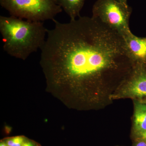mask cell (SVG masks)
<instances>
[{
    "instance_id": "4fadbf2b",
    "label": "cell",
    "mask_w": 146,
    "mask_h": 146,
    "mask_svg": "<svg viewBox=\"0 0 146 146\" xmlns=\"http://www.w3.org/2000/svg\"><path fill=\"white\" fill-rule=\"evenodd\" d=\"M118 1L126 5H128L127 4V0H118Z\"/></svg>"
},
{
    "instance_id": "ba28073f",
    "label": "cell",
    "mask_w": 146,
    "mask_h": 146,
    "mask_svg": "<svg viewBox=\"0 0 146 146\" xmlns=\"http://www.w3.org/2000/svg\"><path fill=\"white\" fill-rule=\"evenodd\" d=\"M134 108V129L138 135L146 131V104L137 103Z\"/></svg>"
},
{
    "instance_id": "30bf717a",
    "label": "cell",
    "mask_w": 146,
    "mask_h": 146,
    "mask_svg": "<svg viewBox=\"0 0 146 146\" xmlns=\"http://www.w3.org/2000/svg\"><path fill=\"white\" fill-rule=\"evenodd\" d=\"M134 146H146V141L140 139L135 143Z\"/></svg>"
},
{
    "instance_id": "6da1fadb",
    "label": "cell",
    "mask_w": 146,
    "mask_h": 146,
    "mask_svg": "<svg viewBox=\"0 0 146 146\" xmlns=\"http://www.w3.org/2000/svg\"><path fill=\"white\" fill-rule=\"evenodd\" d=\"M41 50V62L56 79L104 87L120 85L134 63L124 40L91 17L53 21Z\"/></svg>"
},
{
    "instance_id": "5bb4252c",
    "label": "cell",
    "mask_w": 146,
    "mask_h": 146,
    "mask_svg": "<svg viewBox=\"0 0 146 146\" xmlns=\"http://www.w3.org/2000/svg\"><path fill=\"white\" fill-rule=\"evenodd\" d=\"M0 146H8L7 145V144H6L5 142H2L1 143V144H0Z\"/></svg>"
},
{
    "instance_id": "8992f818",
    "label": "cell",
    "mask_w": 146,
    "mask_h": 146,
    "mask_svg": "<svg viewBox=\"0 0 146 146\" xmlns=\"http://www.w3.org/2000/svg\"><path fill=\"white\" fill-rule=\"evenodd\" d=\"M122 37L129 57L134 64H146V37H138L131 31Z\"/></svg>"
},
{
    "instance_id": "9c48e42d",
    "label": "cell",
    "mask_w": 146,
    "mask_h": 146,
    "mask_svg": "<svg viewBox=\"0 0 146 146\" xmlns=\"http://www.w3.org/2000/svg\"><path fill=\"white\" fill-rule=\"evenodd\" d=\"M25 141L23 136H18L8 138L5 142L8 146H22Z\"/></svg>"
},
{
    "instance_id": "277c9868",
    "label": "cell",
    "mask_w": 146,
    "mask_h": 146,
    "mask_svg": "<svg viewBox=\"0 0 146 146\" xmlns=\"http://www.w3.org/2000/svg\"><path fill=\"white\" fill-rule=\"evenodd\" d=\"M132 9L118 0H97L92 8V18L122 36L130 32Z\"/></svg>"
},
{
    "instance_id": "7c38bea8",
    "label": "cell",
    "mask_w": 146,
    "mask_h": 146,
    "mask_svg": "<svg viewBox=\"0 0 146 146\" xmlns=\"http://www.w3.org/2000/svg\"><path fill=\"white\" fill-rule=\"evenodd\" d=\"M22 146H35L34 143L30 141H25Z\"/></svg>"
},
{
    "instance_id": "52a82bcc",
    "label": "cell",
    "mask_w": 146,
    "mask_h": 146,
    "mask_svg": "<svg viewBox=\"0 0 146 146\" xmlns=\"http://www.w3.org/2000/svg\"><path fill=\"white\" fill-rule=\"evenodd\" d=\"M65 13L70 20H74L80 17V11L85 0H54Z\"/></svg>"
},
{
    "instance_id": "3957f363",
    "label": "cell",
    "mask_w": 146,
    "mask_h": 146,
    "mask_svg": "<svg viewBox=\"0 0 146 146\" xmlns=\"http://www.w3.org/2000/svg\"><path fill=\"white\" fill-rule=\"evenodd\" d=\"M11 16L33 21L54 20L62 11L54 0H0Z\"/></svg>"
},
{
    "instance_id": "5b68a950",
    "label": "cell",
    "mask_w": 146,
    "mask_h": 146,
    "mask_svg": "<svg viewBox=\"0 0 146 146\" xmlns=\"http://www.w3.org/2000/svg\"><path fill=\"white\" fill-rule=\"evenodd\" d=\"M145 63H136L127 77L120 85L122 97H146V69Z\"/></svg>"
},
{
    "instance_id": "7a4b0ae2",
    "label": "cell",
    "mask_w": 146,
    "mask_h": 146,
    "mask_svg": "<svg viewBox=\"0 0 146 146\" xmlns=\"http://www.w3.org/2000/svg\"><path fill=\"white\" fill-rule=\"evenodd\" d=\"M48 29L42 22L24 20L11 16H0V32L5 51L25 60L44 44Z\"/></svg>"
},
{
    "instance_id": "8fae6325",
    "label": "cell",
    "mask_w": 146,
    "mask_h": 146,
    "mask_svg": "<svg viewBox=\"0 0 146 146\" xmlns=\"http://www.w3.org/2000/svg\"><path fill=\"white\" fill-rule=\"evenodd\" d=\"M138 136L140 139H142V140L146 141V131L143 133H140L138 135Z\"/></svg>"
}]
</instances>
